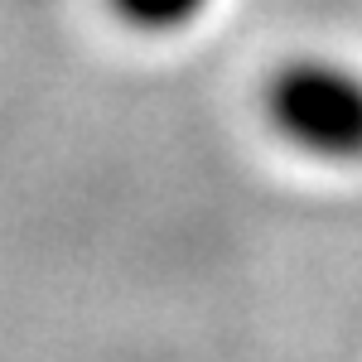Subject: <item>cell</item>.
<instances>
[{
  "label": "cell",
  "instance_id": "6da1fadb",
  "mask_svg": "<svg viewBox=\"0 0 362 362\" xmlns=\"http://www.w3.org/2000/svg\"><path fill=\"white\" fill-rule=\"evenodd\" d=\"M266 116L285 145L329 165L362 160V73L329 58H295L266 83Z\"/></svg>",
  "mask_w": 362,
  "mask_h": 362
},
{
  "label": "cell",
  "instance_id": "7a4b0ae2",
  "mask_svg": "<svg viewBox=\"0 0 362 362\" xmlns=\"http://www.w3.org/2000/svg\"><path fill=\"white\" fill-rule=\"evenodd\" d=\"M107 5L116 10V20L145 34H174L208 10V0H107Z\"/></svg>",
  "mask_w": 362,
  "mask_h": 362
}]
</instances>
